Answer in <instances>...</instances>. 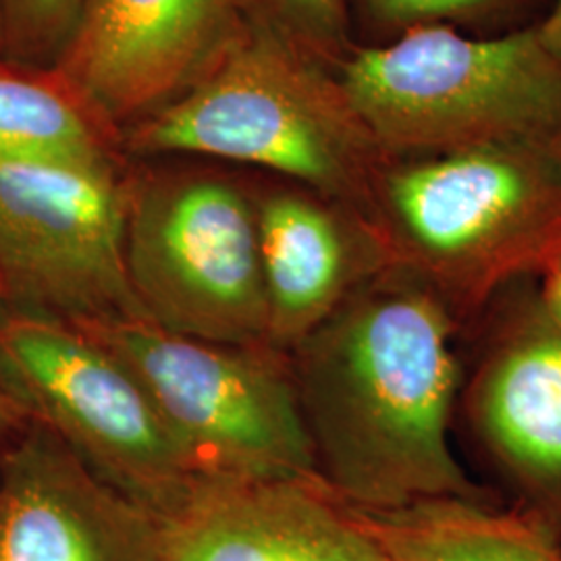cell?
I'll return each mask as SVG.
<instances>
[{
	"instance_id": "9a60e30c",
	"label": "cell",
	"mask_w": 561,
	"mask_h": 561,
	"mask_svg": "<svg viewBox=\"0 0 561 561\" xmlns=\"http://www.w3.org/2000/svg\"><path fill=\"white\" fill-rule=\"evenodd\" d=\"M119 141L55 67L0 57V159L115 162Z\"/></svg>"
},
{
	"instance_id": "ffe728a7",
	"label": "cell",
	"mask_w": 561,
	"mask_h": 561,
	"mask_svg": "<svg viewBox=\"0 0 561 561\" xmlns=\"http://www.w3.org/2000/svg\"><path fill=\"white\" fill-rule=\"evenodd\" d=\"M539 32L551 55L561 60V0H551L547 13L539 21Z\"/></svg>"
},
{
	"instance_id": "6da1fadb",
	"label": "cell",
	"mask_w": 561,
	"mask_h": 561,
	"mask_svg": "<svg viewBox=\"0 0 561 561\" xmlns=\"http://www.w3.org/2000/svg\"><path fill=\"white\" fill-rule=\"evenodd\" d=\"M461 329L428 285L387 266L291 352L317 474L341 502L484 500L451 442Z\"/></svg>"
},
{
	"instance_id": "ba28073f",
	"label": "cell",
	"mask_w": 561,
	"mask_h": 561,
	"mask_svg": "<svg viewBox=\"0 0 561 561\" xmlns=\"http://www.w3.org/2000/svg\"><path fill=\"white\" fill-rule=\"evenodd\" d=\"M115 162L0 159V298L55 321L144 319L125 256Z\"/></svg>"
},
{
	"instance_id": "44dd1931",
	"label": "cell",
	"mask_w": 561,
	"mask_h": 561,
	"mask_svg": "<svg viewBox=\"0 0 561 561\" xmlns=\"http://www.w3.org/2000/svg\"><path fill=\"white\" fill-rule=\"evenodd\" d=\"M21 419H25V416H23L20 405L0 382V443L13 433V428L20 424Z\"/></svg>"
},
{
	"instance_id": "277c9868",
	"label": "cell",
	"mask_w": 561,
	"mask_h": 561,
	"mask_svg": "<svg viewBox=\"0 0 561 561\" xmlns=\"http://www.w3.org/2000/svg\"><path fill=\"white\" fill-rule=\"evenodd\" d=\"M335 76L385 159L561 140V60L539 23L497 36L422 27L358 44Z\"/></svg>"
},
{
	"instance_id": "ac0fdd59",
	"label": "cell",
	"mask_w": 561,
	"mask_h": 561,
	"mask_svg": "<svg viewBox=\"0 0 561 561\" xmlns=\"http://www.w3.org/2000/svg\"><path fill=\"white\" fill-rule=\"evenodd\" d=\"M85 0H0L2 59L53 67L80 21Z\"/></svg>"
},
{
	"instance_id": "7402d4cb",
	"label": "cell",
	"mask_w": 561,
	"mask_h": 561,
	"mask_svg": "<svg viewBox=\"0 0 561 561\" xmlns=\"http://www.w3.org/2000/svg\"><path fill=\"white\" fill-rule=\"evenodd\" d=\"M4 53V30H2V9H0V57Z\"/></svg>"
},
{
	"instance_id": "30bf717a",
	"label": "cell",
	"mask_w": 561,
	"mask_h": 561,
	"mask_svg": "<svg viewBox=\"0 0 561 561\" xmlns=\"http://www.w3.org/2000/svg\"><path fill=\"white\" fill-rule=\"evenodd\" d=\"M243 27L236 0H85L53 67L121 134L185 94Z\"/></svg>"
},
{
	"instance_id": "d6986e66",
	"label": "cell",
	"mask_w": 561,
	"mask_h": 561,
	"mask_svg": "<svg viewBox=\"0 0 561 561\" xmlns=\"http://www.w3.org/2000/svg\"><path fill=\"white\" fill-rule=\"evenodd\" d=\"M537 289L547 310L561 322V261L537 279Z\"/></svg>"
},
{
	"instance_id": "8992f818",
	"label": "cell",
	"mask_w": 561,
	"mask_h": 561,
	"mask_svg": "<svg viewBox=\"0 0 561 561\" xmlns=\"http://www.w3.org/2000/svg\"><path fill=\"white\" fill-rule=\"evenodd\" d=\"M123 256L144 321L194 340L268 345L256 202L206 171L125 180Z\"/></svg>"
},
{
	"instance_id": "7c38bea8",
	"label": "cell",
	"mask_w": 561,
	"mask_h": 561,
	"mask_svg": "<svg viewBox=\"0 0 561 561\" xmlns=\"http://www.w3.org/2000/svg\"><path fill=\"white\" fill-rule=\"evenodd\" d=\"M164 561H391L314 477L210 481L164 520Z\"/></svg>"
},
{
	"instance_id": "5bb4252c",
	"label": "cell",
	"mask_w": 561,
	"mask_h": 561,
	"mask_svg": "<svg viewBox=\"0 0 561 561\" xmlns=\"http://www.w3.org/2000/svg\"><path fill=\"white\" fill-rule=\"evenodd\" d=\"M356 514L391 561H561L560 535L518 507L447 497Z\"/></svg>"
},
{
	"instance_id": "4fadbf2b",
	"label": "cell",
	"mask_w": 561,
	"mask_h": 561,
	"mask_svg": "<svg viewBox=\"0 0 561 561\" xmlns=\"http://www.w3.org/2000/svg\"><path fill=\"white\" fill-rule=\"evenodd\" d=\"M256 217L268 345L283 354L391 266L370 217L298 183L264 194Z\"/></svg>"
},
{
	"instance_id": "52a82bcc",
	"label": "cell",
	"mask_w": 561,
	"mask_h": 561,
	"mask_svg": "<svg viewBox=\"0 0 561 561\" xmlns=\"http://www.w3.org/2000/svg\"><path fill=\"white\" fill-rule=\"evenodd\" d=\"M0 382L25 419L162 522L198 489L201 479L138 379L80 327L2 314Z\"/></svg>"
},
{
	"instance_id": "9c48e42d",
	"label": "cell",
	"mask_w": 561,
	"mask_h": 561,
	"mask_svg": "<svg viewBox=\"0 0 561 561\" xmlns=\"http://www.w3.org/2000/svg\"><path fill=\"white\" fill-rule=\"evenodd\" d=\"M481 317L458 408L516 507L561 537V322L537 280L507 289Z\"/></svg>"
},
{
	"instance_id": "603a6c76",
	"label": "cell",
	"mask_w": 561,
	"mask_h": 561,
	"mask_svg": "<svg viewBox=\"0 0 561 561\" xmlns=\"http://www.w3.org/2000/svg\"><path fill=\"white\" fill-rule=\"evenodd\" d=\"M2 314H7V306H4V301L0 298V317H2Z\"/></svg>"
},
{
	"instance_id": "8fae6325",
	"label": "cell",
	"mask_w": 561,
	"mask_h": 561,
	"mask_svg": "<svg viewBox=\"0 0 561 561\" xmlns=\"http://www.w3.org/2000/svg\"><path fill=\"white\" fill-rule=\"evenodd\" d=\"M0 561H164V522L32 422L0 456Z\"/></svg>"
},
{
	"instance_id": "2e32d148",
	"label": "cell",
	"mask_w": 561,
	"mask_h": 561,
	"mask_svg": "<svg viewBox=\"0 0 561 561\" xmlns=\"http://www.w3.org/2000/svg\"><path fill=\"white\" fill-rule=\"evenodd\" d=\"M551 0H347L352 27L358 20L370 42L396 41L422 27H451L474 36H497L535 25Z\"/></svg>"
},
{
	"instance_id": "5b68a950",
	"label": "cell",
	"mask_w": 561,
	"mask_h": 561,
	"mask_svg": "<svg viewBox=\"0 0 561 561\" xmlns=\"http://www.w3.org/2000/svg\"><path fill=\"white\" fill-rule=\"evenodd\" d=\"M76 327L138 379L201 482L319 477L279 350L194 340L144 319Z\"/></svg>"
},
{
	"instance_id": "e0dca14e",
	"label": "cell",
	"mask_w": 561,
	"mask_h": 561,
	"mask_svg": "<svg viewBox=\"0 0 561 561\" xmlns=\"http://www.w3.org/2000/svg\"><path fill=\"white\" fill-rule=\"evenodd\" d=\"M243 20L335 71L358 46L347 0H236Z\"/></svg>"
},
{
	"instance_id": "7a4b0ae2",
	"label": "cell",
	"mask_w": 561,
	"mask_h": 561,
	"mask_svg": "<svg viewBox=\"0 0 561 561\" xmlns=\"http://www.w3.org/2000/svg\"><path fill=\"white\" fill-rule=\"evenodd\" d=\"M370 221L400 266L461 324L561 261V140L387 159Z\"/></svg>"
},
{
	"instance_id": "3957f363",
	"label": "cell",
	"mask_w": 561,
	"mask_h": 561,
	"mask_svg": "<svg viewBox=\"0 0 561 561\" xmlns=\"http://www.w3.org/2000/svg\"><path fill=\"white\" fill-rule=\"evenodd\" d=\"M121 144L141 157L262 167L366 217L387 161L335 71L248 21L201 80L129 125Z\"/></svg>"
}]
</instances>
